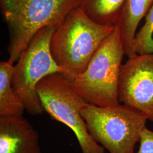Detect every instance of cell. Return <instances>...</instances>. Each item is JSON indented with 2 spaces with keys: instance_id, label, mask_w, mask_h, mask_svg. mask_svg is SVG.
Wrapping results in <instances>:
<instances>
[{
  "instance_id": "cell-5",
  "label": "cell",
  "mask_w": 153,
  "mask_h": 153,
  "mask_svg": "<svg viewBox=\"0 0 153 153\" xmlns=\"http://www.w3.org/2000/svg\"><path fill=\"white\" fill-rule=\"evenodd\" d=\"M55 30L50 26L41 29L13 68L12 86L21 99L25 110L33 116L45 112L37 92L39 82L51 74H66L65 70L56 63L51 52L50 43Z\"/></svg>"
},
{
  "instance_id": "cell-8",
  "label": "cell",
  "mask_w": 153,
  "mask_h": 153,
  "mask_svg": "<svg viewBox=\"0 0 153 153\" xmlns=\"http://www.w3.org/2000/svg\"><path fill=\"white\" fill-rule=\"evenodd\" d=\"M0 153H42L38 132L22 115L0 116Z\"/></svg>"
},
{
  "instance_id": "cell-3",
  "label": "cell",
  "mask_w": 153,
  "mask_h": 153,
  "mask_svg": "<svg viewBox=\"0 0 153 153\" xmlns=\"http://www.w3.org/2000/svg\"><path fill=\"white\" fill-rule=\"evenodd\" d=\"M125 54L119 29L115 26L86 69L71 80L73 88L88 104L102 107L120 104L118 88Z\"/></svg>"
},
{
  "instance_id": "cell-9",
  "label": "cell",
  "mask_w": 153,
  "mask_h": 153,
  "mask_svg": "<svg viewBox=\"0 0 153 153\" xmlns=\"http://www.w3.org/2000/svg\"><path fill=\"white\" fill-rule=\"evenodd\" d=\"M153 4V0H126L115 26L119 29L125 53L128 57L137 54L134 44L137 27Z\"/></svg>"
},
{
  "instance_id": "cell-12",
  "label": "cell",
  "mask_w": 153,
  "mask_h": 153,
  "mask_svg": "<svg viewBox=\"0 0 153 153\" xmlns=\"http://www.w3.org/2000/svg\"><path fill=\"white\" fill-rule=\"evenodd\" d=\"M153 4L146 16L145 22L134 39V50L137 54L153 53Z\"/></svg>"
},
{
  "instance_id": "cell-1",
  "label": "cell",
  "mask_w": 153,
  "mask_h": 153,
  "mask_svg": "<svg viewBox=\"0 0 153 153\" xmlns=\"http://www.w3.org/2000/svg\"><path fill=\"white\" fill-rule=\"evenodd\" d=\"M115 28L94 22L79 6L55 30L50 49L56 63L71 81L86 69L93 56Z\"/></svg>"
},
{
  "instance_id": "cell-13",
  "label": "cell",
  "mask_w": 153,
  "mask_h": 153,
  "mask_svg": "<svg viewBox=\"0 0 153 153\" xmlns=\"http://www.w3.org/2000/svg\"><path fill=\"white\" fill-rule=\"evenodd\" d=\"M140 148L136 153H153V131L146 126L140 139Z\"/></svg>"
},
{
  "instance_id": "cell-7",
  "label": "cell",
  "mask_w": 153,
  "mask_h": 153,
  "mask_svg": "<svg viewBox=\"0 0 153 153\" xmlns=\"http://www.w3.org/2000/svg\"><path fill=\"white\" fill-rule=\"evenodd\" d=\"M128 58L121 66L119 102L153 121V53L136 54Z\"/></svg>"
},
{
  "instance_id": "cell-11",
  "label": "cell",
  "mask_w": 153,
  "mask_h": 153,
  "mask_svg": "<svg viewBox=\"0 0 153 153\" xmlns=\"http://www.w3.org/2000/svg\"><path fill=\"white\" fill-rule=\"evenodd\" d=\"M126 0H79V6L94 22L114 25L117 21Z\"/></svg>"
},
{
  "instance_id": "cell-2",
  "label": "cell",
  "mask_w": 153,
  "mask_h": 153,
  "mask_svg": "<svg viewBox=\"0 0 153 153\" xmlns=\"http://www.w3.org/2000/svg\"><path fill=\"white\" fill-rule=\"evenodd\" d=\"M79 4V0H0L9 33L8 61L16 62L41 29H56Z\"/></svg>"
},
{
  "instance_id": "cell-4",
  "label": "cell",
  "mask_w": 153,
  "mask_h": 153,
  "mask_svg": "<svg viewBox=\"0 0 153 153\" xmlns=\"http://www.w3.org/2000/svg\"><path fill=\"white\" fill-rule=\"evenodd\" d=\"M93 139L109 153H135L147 119L125 104L98 107L86 103L81 109Z\"/></svg>"
},
{
  "instance_id": "cell-6",
  "label": "cell",
  "mask_w": 153,
  "mask_h": 153,
  "mask_svg": "<svg viewBox=\"0 0 153 153\" xmlns=\"http://www.w3.org/2000/svg\"><path fill=\"white\" fill-rule=\"evenodd\" d=\"M37 92L45 112L74 132L82 153H105L104 148L90 134L81 114L87 102L68 78L61 73L49 74L39 82Z\"/></svg>"
},
{
  "instance_id": "cell-10",
  "label": "cell",
  "mask_w": 153,
  "mask_h": 153,
  "mask_svg": "<svg viewBox=\"0 0 153 153\" xmlns=\"http://www.w3.org/2000/svg\"><path fill=\"white\" fill-rule=\"evenodd\" d=\"M13 64L0 62V116L22 115L25 110L21 99L12 86Z\"/></svg>"
}]
</instances>
